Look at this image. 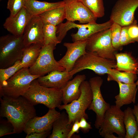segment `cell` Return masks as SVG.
Here are the masks:
<instances>
[{
    "instance_id": "1",
    "label": "cell",
    "mask_w": 138,
    "mask_h": 138,
    "mask_svg": "<svg viewBox=\"0 0 138 138\" xmlns=\"http://www.w3.org/2000/svg\"><path fill=\"white\" fill-rule=\"evenodd\" d=\"M0 116L6 118L14 128V134L24 131L28 121L36 116L34 106L23 96L0 98Z\"/></svg>"
},
{
    "instance_id": "2",
    "label": "cell",
    "mask_w": 138,
    "mask_h": 138,
    "mask_svg": "<svg viewBox=\"0 0 138 138\" xmlns=\"http://www.w3.org/2000/svg\"><path fill=\"white\" fill-rule=\"evenodd\" d=\"M23 96L34 106L42 104L49 109L58 108L62 102V89L42 86L37 79L32 82L29 88Z\"/></svg>"
},
{
    "instance_id": "3",
    "label": "cell",
    "mask_w": 138,
    "mask_h": 138,
    "mask_svg": "<svg viewBox=\"0 0 138 138\" xmlns=\"http://www.w3.org/2000/svg\"><path fill=\"white\" fill-rule=\"evenodd\" d=\"M116 60L105 58L95 52L86 51V53L76 61L70 74L71 78L85 69L92 70L100 75L107 74L110 70L116 68Z\"/></svg>"
},
{
    "instance_id": "4",
    "label": "cell",
    "mask_w": 138,
    "mask_h": 138,
    "mask_svg": "<svg viewBox=\"0 0 138 138\" xmlns=\"http://www.w3.org/2000/svg\"><path fill=\"white\" fill-rule=\"evenodd\" d=\"M25 47L23 36L8 34L0 38V68H4L21 61Z\"/></svg>"
},
{
    "instance_id": "5",
    "label": "cell",
    "mask_w": 138,
    "mask_h": 138,
    "mask_svg": "<svg viewBox=\"0 0 138 138\" xmlns=\"http://www.w3.org/2000/svg\"><path fill=\"white\" fill-rule=\"evenodd\" d=\"M113 22L110 19L105 22H96L78 24L74 22L67 20L57 26V38L61 43L68 31L73 28L78 29L77 32L71 35L73 42L86 40L93 34L110 28Z\"/></svg>"
},
{
    "instance_id": "6",
    "label": "cell",
    "mask_w": 138,
    "mask_h": 138,
    "mask_svg": "<svg viewBox=\"0 0 138 138\" xmlns=\"http://www.w3.org/2000/svg\"><path fill=\"white\" fill-rule=\"evenodd\" d=\"M80 88L81 93L77 99L68 104L61 105L58 107L60 110H66L69 117V124H73L76 120L79 121L83 117L86 119H88L85 111L90 106L93 99L89 82L85 80L82 82L80 85Z\"/></svg>"
},
{
    "instance_id": "7",
    "label": "cell",
    "mask_w": 138,
    "mask_h": 138,
    "mask_svg": "<svg viewBox=\"0 0 138 138\" xmlns=\"http://www.w3.org/2000/svg\"><path fill=\"white\" fill-rule=\"evenodd\" d=\"M40 76L31 74L29 68H22L7 80L0 89V98L4 96L14 98L23 96L32 82Z\"/></svg>"
},
{
    "instance_id": "8",
    "label": "cell",
    "mask_w": 138,
    "mask_h": 138,
    "mask_svg": "<svg viewBox=\"0 0 138 138\" xmlns=\"http://www.w3.org/2000/svg\"><path fill=\"white\" fill-rule=\"evenodd\" d=\"M86 49L104 57L116 60L115 52L117 50L112 45L111 27L97 32L87 39Z\"/></svg>"
},
{
    "instance_id": "9",
    "label": "cell",
    "mask_w": 138,
    "mask_h": 138,
    "mask_svg": "<svg viewBox=\"0 0 138 138\" xmlns=\"http://www.w3.org/2000/svg\"><path fill=\"white\" fill-rule=\"evenodd\" d=\"M124 111L116 105L110 106L105 114L99 134L103 137L109 134L116 133L120 138L125 137L126 130L123 122Z\"/></svg>"
},
{
    "instance_id": "10",
    "label": "cell",
    "mask_w": 138,
    "mask_h": 138,
    "mask_svg": "<svg viewBox=\"0 0 138 138\" xmlns=\"http://www.w3.org/2000/svg\"><path fill=\"white\" fill-rule=\"evenodd\" d=\"M56 45L53 44L43 45L39 55L34 63L29 68L32 75L40 76L54 71H65L56 61L53 55V51Z\"/></svg>"
},
{
    "instance_id": "11",
    "label": "cell",
    "mask_w": 138,
    "mask_h": 138,
    "mask_svg": "<svg viewBox=\"0 0 138 138\" xmlns=\"http://www.w3.org/2000/svg\"><path fill=\"white\" fill-rule=\"evenodd\" d=\"M89 82L92 93L93 99L88 109L92 110L96 114L94 125L96 128L99 129L102 124L105 112L110 105L105 101L101 93L100 87L102 84V79L99 76H96L91 78Z\"/></svg>"
},
{
    "instance_id": "12",
    "label": "cell",
    "mask_w": 138,
    "mask_h": 138,
    "mask_svg": "<svg viewBox=\"0 0 138 138\" xmlns=\"http://www.w3.org/2000/svg\"><path fill=\"white\" fill-rule=\"evenodd\" d=\"M138 0H118L112 8L110 20L121 26H128L136 20L134 14Z\"/></svg>"
},
{
    "instance_id": "13",
    "label": "cell",
    "mask_w": 138,
    "mask_h": 138,
    "mask_svg": "<svg viewBox=\"0 0 138 138\" xmlns=\"http://www.w3.org/2000/svg\"><path fill=\"white\" fill-rule=\"evenodd\" d=\"M67 20L78 21L82 24L96 22V17L87 7L79 0H63Z\"/></svg>"
},
{
    "instance_id": "14",
    "label": "cell",
    "mask_w": 138,
    "mask_h": 138,
    "mask_svg": "<svg viewBox=\"0 0 138 138\" xmlns=\"http://www.w3.org/2000/svg\"><path fill=\"white\" fill-rule=\"evenodd\" d=\"M61 113L55 108L50 109L44 116L41 117L36 116L30 120L27 123L24 131L27 134L50 131L52 128L54 122Z\"/></svg>"
},
{
    "instance_id": "15",
    "label": "cell",
    "mask_w": 138,
    "mask_h": 138,
    "mask_svg": "<svg viewBox=\"0 0 138 138\" xmlns=\"http://www.w3.org/2000/svg\"><path fill=\"white\" fill-rule=\"evenodd\" d=\"M87 40V39L72 43H64L63 45L66 48L67 51L64 56L57 62L65 71H71L77 60L86 53Z\"/></svg>"
},
{
    "instance_id": "16",
    "label": "cell",
    "mask_w": 138,
    "mask_h": 138,
    "mask_svg": "<svg viewBox=\"0 0 138 138\" xmlns=\"http://www.w3.org/2000/svg\"><path fill=\"white\" fill-rule=\"evenodd\" d=\"M43 25L39 16H32L26 27L22 35L25 47L34 43L44 45Z\"/></svg>"
},
{
    "instance_id": "17",
    "label": "cell",
    "mask_w": 138,
    "mask_h": 138,
    "mask_svg": "<svg viewBox=\"0 0 138 138\" xmlns=\"http://www.w3.org/2000/svg\"><path fill=\"white\" fill-rule=\"evenodd\" d=\"M33 16L24 7L15 15H10L6 19L4 27L11 34L22 36L26 27Z\"/></svg>"
},
{
    "instance_id": "18",
    "label": "cell",
    "mask_w": 138,
    "mask_h": 138,
    "mask_svg": "<svg viewBox=\"0 0 138 138\" xmlns=\"http://www.w3.org/2000/svg\"><path fill=\"white\" fill-rule=\"evenodd\" d=\"M71 78L69 72L54 70L37 79L40 84L44 86L62 89Z\"/></svg>"
},
{
    "instance_id": "19",
    "label": "cell",
    "mask_w": 138,
    "mask_h": 138,
    "mask_svg": "<svg viewBox=\"0 0 138 138\" xmlns=\"http://www.w3.org/2000/svg\"><path fill=\"white\" fill-rule=\"evenodd\" d=\"M86 79V76L84 74L77 75L72 79L70 80L62 89V102L64 104L69 103L79 97L81 93L80 85Z\"/></svg>"
},
{
    "instance_id": "20",
    "label": "cell",
    "mask_w": 138,
    "mask_h": 138,
    "mask_svg": "<svg viewBox=\"0 0 138 138\" xmlns=\"http://www.w3.org/2000/svg\"><path fill=\"white\" fill-rule=\"evenodd\" d=\"M117 83L119 88V94L115 97L116 105L120 108L124 105L135 103V97L137 88L135 83L125 84Z\"/></svg>"
},
{
    "instance_id": "21",
    "label": "cell",
    "mask_w": 138,
    "mask_h": 138,
    "mask_svg": "<svg viewBox=\"0 0 138 138\" xmlns=\"http://www.w3.org/2000/svg\"><path fill=\"white\" fill-rule=\"evenodd\" d=\"M68 115L66 112H62L54 121L52 126V131L48 137L49 138H68V134L73 125L69 124Z\"/></svg>"
},
{
    "instance_id": "22",
    "label": "cell",
    "mask_w": 138,
    "mask_h": 138,
    "mask_svg": "<svg viewBox=\"0 0 138 138\" xmlns=\"http://www.w3.org/2000/svg\"><path fill=\"white\" fill-rule=\"evenodd\" d=\"M64 4L63 1L51 3L37 0H27L24 7L32 16H39L48 10Z\"/></svg>"
},
{
    "instance_id": "23",
    "label": "cell",
    "mask_w": 138,
    "mask_h": 138,
    "mask_svg": "<svg viewBox=\"0 0 138 138\" xmlns=\"http://www.w3.org/2000/svg\"><path fill=\"white\" fill-rule=\"evenodd\" d=\"M116 69L119 71L136 73L138 70V63L128 53H115Z\"/></svg>"
},
{
    "instance_id": "24",
    "label": "cell",
    "mask_w": 138,
    "mask_h": 138,
    "mask_svg": "<svg viewBox=\"0 0 138 138\" xmlns=\"http://www.w3.org/2000/svg\"><path fill=\"white\" fill-rule=\"evenodd\" d=\"M44 24L57 26L65 19L64 4L48 10L39 15Z\"/></svg>"
},
{
    "instance_id": "25",
    "label": "cell",
    "mask_w": 138,
    "mask_h": 138,
    "mask_svg": "<svg viewBox=\"0 0 138 138\" xmlns=\"http://www.w3.org/2000/svg\"><path fill=\"white\" fill-rule=\"evenodd\" d=\"M43 45L34 43L25 47L23 50L21 64L23 68H29L35 62Z\"/></svg>"
},
{
    "instance_id": "26",
    "label": "cell",
    "mask_w": 138,
    "mask_h": 138,
    "mask_svg": "<svg viewBox=\"0 0 138 138\" xmlns=\"http://www.w3.org/2000/svg\"><path fill=\"white\" fill-rule=\"evenodd\" d=\"M107 80L114 81L125 84L134 83L137 79L136 73L124 72H121L116 68L110 70L107 74Z\"/></svg>"
},
{
    "instance_id": "27",
    "label": "cell",
    "mask_w": 138,
    "mask_h": 138,
    "mask_svg": "<svg viewBox=\"0 0 138 138\" xmlns=\"http://www.w3.org/2000/svg\"><path fill=\"white\" fill-rule=\"evenodd\" d=\"M124 112L123 122L126 130L125 138H133L138 128L132 109L128 107Z\"/></svg>"
},
{
    "instance_id": "28",
    "label": "cell",
    "mask_w": 138,
    "mask_h": 138,
    "mask_svg": "<svg viewBox=\"0 0 138 138\" xmlns=\"http://www.w3.org/2000/svg\"><path fill=\"white\" fill-rule=\"evenodd\" d=\"M57 26L50 24H44L43 33L44 45L53 44L55 45L60 43L56 35Z\"/></svg>"
},
{
    "instance_id": "29",
    "label": "cell",
    "mask_w": 138,
    "mask_h": 138,
    "mask_svg": "<svg viewBox=\"0 0 138 138\" xmlns=\"http://www.w3.org/2000/svg\"><path fill=\"white\" fill-rule=\"evenodd\" d=\"M93 13L97 18L105 15V8L103 0H79Z\"/></svg>"
},
{
    "instance_id": "30",
    "label": "cell",
    "mask_w": 138,
    "mask_h": 138,
    "mask_svg": "<svg viewBox=\"0 0 138 138\" xmlns=\"http://www.w3.org/2000/svg\"><path fill=\"white\" fill-rule=\"evenodd\" d=\"M21 61H17L13 65L9 67L0 68V89L7 80L23 68L21 64Z\"/></svg>"
},
{
    "instance_id": "31",
    "label": "cell",
    "mask_w": 138,
    "mask_h": 138,
    "mask_svg": "<svg viewBox=\"0 0 138 138\" xmlns=\"http://www.w3.org/2000/svg\"><path fill=\"white\" fill-rule=\"evenodd\" d=\"M122 26L113 22L111 27V42L113 47L117 50L120 47V39Z\"/></svg>"
},
{
    "instance_id": "32",
    "label": "cell",
    "mask_w": 138,
    "mask_h": 138,
    "mask_svg": "<svg viewBox=\"0 0 138 138\" xmlns=\"http://www.w3.org/2000/svg\"><path fill=\"white\" fill-rule=\"evenodd\" d=\"M26 0H8L7 8L10 12V15H14L24 7Z\"/></svg>"
},
{
    "instance_id": "33",
    "label": "cell",
    "mask_w": 138,
    "mask_h": 138,
    "mask_svg": "<svg viewBox=\"0 0 138 138\" xmlns=\"http://www.w3.org/2000/svg\"><path fill=\"white\" fill-rule=\"evenodd\" d=\"M14 134V128L12 124L7 120H0V137Z\"/></svg>"
},
{
    "instance_id": "34",
    "label": "cell",
    "mask_w": 138,
    "mask_h": 138,
    "mask_svg": "<svg viewBox=\"0 0 138 138\" xmlns=\"http://www.w3.org/2000/svg\"><path fill=\"white\" fill-rule=\"evenodd\" d=\"M128 32L129 37L133 43L138 42V25L136 20L134 22L128 26Z\"/></svg>"
},
{
    "instance_id": "35",
    "label": "cell",
    "mask_w": 138,
    "mask_h": 138,
    "mask_svg": "<svg viewBox=\"0 0 138 138\" xmlns=\"http://www.w3.org/2000/svg\"><path fill=\"white\" fill-rule=\"evenodd\" d=\"M128 26L122 27L120 39L121 47L133 43L130 39L128 32Z\"/></svg>"
},
{
    "instance_id": "36",
    "label": "cell",
    "mask_w": 138,
    "mask_h": 138,
    "mask_svg": "<svg viewBox=\"0 0 138 138\" xmlns=\"http://www.w3.org/2000/svg\"><path fill=\"white\" fill-rule=\"evenodd\" d=\"M86 120L84 117H83L79 121L80 129L84 133L88 132L92 129L90 124L87 122Z\"/></svg>"
},
{
    "instance_id": "37",
    "label": "cell",
    "mask_w": 138,
    "mask_h": 138,
    "mask_svg": "<svg viewBox=\"0 0 138 138\" xmlns=\"http://www.w3.org/2000/svg\"><path fill=\"white\" fill-rule=\"evenodd\" d=\"M50 131H46L42 132H35L29 134H27L26 138H45L50 134Z\"/></svg>"
},
{
    "instance_id": "38",
    "label": "cell",
    "mask_w": 138,
    "mask_h": 138,
    "mask_svg": "<svg viewBox=\"0 0 138 138\" xmlns=\"http://www.w3.org/2000/svg\"><path fill=\"white\" fill-rule=\"evenodd\" d=\"M80 129L79 121L76 120L73 124L71 129L68 134V138H71L75 133H78Z\"/></svg>"
},
{
    "instance_id": "39",
    "label": "cell",
    "mask_w": 138,
    "mask_h": 138,
    "mask_svg": "<svg viewBox=\"0 0 138 138\" xmlns=\"http://www.w3.org/2000/svg\"><path fill=\"white\" fill-rule=\"evenodd\" d=\"M133 113L135 116L138 128V103L134 105L132 109Z\"/></svg>"
},
{
    "instance_id": "40",
    "label": "cell",
    "mask_w": 138,
    "mask_h": 138,
    "mask_svg": "<svg viewBox=\"0 0 138 138\" xmlns=\"http://www.w3.org/2000/svg\"><path fill=\"white\" fill-rule=\"evenodd\" d=\"M105 138H118L119 137H117L113 134H109L105 135L103 137Z\"/></svg>"
},
{
    "instance_id": "41",
    "label": "cell",
    "mask_w": 138,
    "mask_h": 138,
    "mask_svg": "<svg viewBox=\"0 0 138 138\" xmlns=\"http://www.w3.org/2000/svg\"><path fill=\"white\" fill-rule=\"evenodd\" d=\"M133 138H138V130L135 133Z\"/></svg>"
},
{
    "instance_id": "42",
    "label": "cell",
    "mask_w": 138,
    "mask_h": 138,
    "mask_svg": "<svg viewBox=\"0 0 138 138\" xmlns=\"http://www.w3.org/2000/svg\"><path fill=\"white\" fill-rule=\"evenodd\" d=\"M136 74H137L138 75V70L136 72ZM136 84L137 86V88L138 89V79L137 81V82L135 83Z\"/></svg>"
},
{
    "instance_id": "43",
    "label": "cell",
    "mask_w": 138,
    "mask_h": 138,
    "mask_svg": "<svg viewBox=\"0 0 138 138\" xmlns=\"http://www.w3.org/2000/svg\"><path fill=\"white\" fill-rule=\"evenodd\" d=\"M0 1H1L2 0H0Z\"/></svg>"
}]
</instances>
